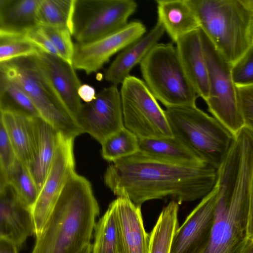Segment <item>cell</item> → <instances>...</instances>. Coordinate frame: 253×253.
Here are the masks:
<instances>
[{
  "label": "cell",
  "instance_id": "obj_1",
  "mask_svg": "<svg viewBox=\"0 0 253 253\" xmlns=\"http://www.w3.org/2000/svg\"><path fill=\"white\" fill-rule=\"evenodd\" d=\"M216 178L217 169L209 164L175 163L139 151L112 162L104 176L115 195L140 207L154 199L171 198L181 203L203 198L213 189Z\"/></svg>",
  "mask_w": 253,
  "mask_h": 253
},
{
  "label": "cell",
  "instance_id": "obj_2",
  "mask_svg": "<svg viewBox=\"0 0 253 253\" xmlns=\"http://www.w3.org/2000/svg\"><path fill=\"white\" fill-rule=\"evenodd\" d=\"M253 155L230 152L217 169V195L209 243L203 253H242L248 221Z\"/></svg>",
  "mask_w": 253,
  "mask_h": 253
},
{
  "label": "cell",
  "instance_id": "obj_3",
  "mask_svg": "<svg viewBox=\"0 0 253 253\" xmlns=\"http://www.w3.org/2000/svg\"><path fill=\"white\" fill-rule=\"evenodd\" d=\"M99 214L90 183L75 172L36 237L31 253H81L90 243Z\"/></svg>",
  "mask_w": 253,
  "mask_h": 253
},
{
  "label": "cell",
  "instance_id": "obj_4",
  "mask_svg": "<svg viewBox=\"0 0 253 253\" xmlns=\"http://www.w3.org/2000/svg\"><path fill=\"white\" fill-rule=\"evenodd\" d=\"M200 28L232 64L252 45L253 14L241 0H190Z\"/></svg>",
  "mask_w": 253,
  "mask_h": 253
},
{
  "label": "cell",
  "instance_id": "obj_5",
  "mask_svg": "<svg viewBox=\"0 0 253 253\" xmlns=\"http://www.w3.org/2000/svg\"><path fill=\"white\" fill-rule=\"evenodd\" d=\"M165 112L173 136L217 169L236 135L196 105L166 108Z\"/></svg>",
  "mask_w": 253,
  "mask_h": 253
},
{
  "label": "cell",
  "instance_id": "obj_6",
  "mask_svg": "<svg viewBox=\"0 0 253 253\" xmlns=\"http://www.w3.org/2000/svg\"><path fill=\"white\" fill-rule=\"evenodd\" d=\"M0 72L23 89L41 117L58 131L74 138L83 133L34 56L0 62Z\"/></svg>",
  "mask_w": 253,
  "mask_h": 253
},
{
  "label": "cell",
  "instance_id": "obj_7",
  "mask_svg": "<svg viewBox=\"0 0 253 253\" xmlns=\"http://www.w3.org/2000/svg\"><path fill=\"white\" fill-rule=\"evenodd\" d=\"M140 67L146 85L166 108L196 106L199 96L186 75L172 44H156Z\"/></svg>",
  "mask_w": 253,
  "mask_h": 253
},
{
  "label": "cell",
  "instance_id": "obj_8",
  "mask_svg": "<svg viewBox=\"0 0 253 253\" xmlns=\"http://www.w3.org/2000/svg\"><path fill=\"white\" fill-rule=\"evenodd\" d=\"M199 31L208 75L209 96L206 102L209 111L236 135L244 127V124L237 86L232 77V64L219 52L200 28Z\"/></svg>",
  "mask_w": 253,
  "mask_h": 253
},
{
  "label": "cell",
  "instance_id": "obj_9",
  "mask_svg": "<svg viewBox=\"0 0 253 253\" xmlns=\"http://www.w3.org/2000/svg\"><path fill=\"white\" fill-rule=\"evenodd\" d=\"M124 126L138 138L173 136L165 110L144 81L128 76L120 90Z\"/></svg>",
  "mask_w": 253,
  "mask_h": 253
},
{
  "label": "cell",
  "instance_id": "obj_10",
  "mask_svg": "<svg viewBox=\"0 0 253 253\" xmlns=\"http://www.w3.org/2000/svg\"><path fill=\"white\" fill-rule=\"evenodd\" d=\"M137 7L133 0H77L73 34L76 43L91 42L122 29Z\"/></svg>",
  "mask_w": 253,
  "mask_h": 253
},
{
  "label": "cell",
  "instance_id": "obj_11",
  "mask_svg": "<svg viewBox=\"0 0 253 253\" xmlns=\"http://www.w3.org/2000/svg\"><path fill=\"white\" fill-rule=\"evenodd\" d=\"M74 139L61 133L53 163L32 208L36 237L41 234L67 181L75 172Z\"/></svg>",
  "mask_w": 253,
  "mask_h": 253
},
{
  "label": "cell",
  "instance_id": "obj_12",
  "mask_svg": "<svg viewBox=\"0 0 253 253\" xmlns=\"http://www.w3.org/2000/svg\"><path fill=\"white\" fill-rule=\"evenodd\" d=\"M145 26L140 21L127 23L118 31L95 41L74 44L73 66L89 75L101 69L111 56L142 37Z\"/></svg>",
  "mask_w": 253,
  "mask_h": 253
},
{
  "label": "cell",
  "instance_id": "obj_13",
  "mask_svg": "<svg viewBox=\"0 0 253 253\" xmlns=\"http://www.w3.org/2000/svg\"><path fill=\"white\" fill-rule=\"evenodd\" d=\"M83 133H87L101 144L124 127L120 91L111 85L96 94L95 99L83 105L76 118Z\"/></svg>",
  "mask_w": 253,
  "mask_h": 253
},
{
  "label": "cell",
  "instance_id": "obj_14",
  "mask_svg": "<svg viewBox=\"0 0 253 253\" xmlns=\"http://www.w3.org/2000/svg\"><path fill=\"white\" fill-rule=\"evenodd\" d=\"M217 187L202 198L178 227L170 253H203L209 243L213 226Z\"/></svg>",
  "mask_w": 253,
  "mask_h": 253
},
{
  "label": "cell",
  "instance_id": "obj_15",
  "mask_svg": "<svg viewBox=\"0 0 253 253\" xmlns=\"http://www.w3.org/2000/svg\"><path fill=\"white\" fill-rule=\"evenodd\" d=\"M35 230L32 208L22 201L9 183L0 187V238L20 249Z\"/></svg>",
  "mask_w": 253,
  "mask_h": 253
},
{
  "label": "cell",
  "instance_id": "obj_16",
  "mask_svg": "<svg viewBox=\"0 0 253 253\" xmlns=\"http://www.w3.org/2000/svg\"><path fill=\"white\" fill-rule=\"evenodd\" d=\"M33 56L66 108L76 120L83 106L78 93L82 84L73 65L59 56L42 50Z\"/></svg>",
  "mask_w": 253,
  "mask_h": 253
},
{
  "label": "cell",
  "instance_id": "obj_17",
  "mask_svg": "<svg viewBox=\"0 0 253 253\" xmlns=\"http://www.w3.org/2000/svg\"><path fill=\"white\" fill-rule=\"evenodd\" d=\"M118 231V253H148L149 234L145 231L141 207L126 197L113 201Z\"/></svg>",
  "mask_w": 253,
  "mask_h": 253
},
{
  "label": "cell",
  "instance_id": "obj_18",
  "mask_svg": "<svg viewBox=\"0 0 253 253\" xmlns=\"http://www.w3.org/2000/svg\"><path fill=\"white\" fill-rule=\"evenodd\" d=\"M199 29L178 39L176 48L188 80L198 96L206 101L209 96L208 75Z\"/></svg>",
  "mask_w": 253,
  "mask_h": 253
},
{
  "label": "cell",
  "instance_id": "obj_19",
  "mask_svg": "<svg viewBox=\"0 0 253 253\" xmlns=\"http://www.w3.org/2000/svg\"><path fill=\"white\" fill-rule=\"evenodd\" d=\"M158 22L147 34L125 48L110 64L105 74V80L117 86L122 84L130 71L141 62L150 50L158 43L165 33Z\"/></svg>",
  "mask_w": 253,
  "mask_h": 253
},
{
  "label": "cell",
  "instance_id": "obj_20",
  "mask_svg": "<svg viewBox=\"0 0 253 253\" xmlns=\"http://www.w3.org/2000/svg\"><path fill=\"white\" fill-rule=\"evenodd\" d=\"M36 142L28 169L39 192L53 163L61 132L41 117L36 118Z\"/></svg>",
  "mask_w": 253,
  "mask_h": 253
},
{
  "label": "cell",
  "instance_id": "obj_21",
  "mask_svg": "<svg viewBox=\"0 0 253 253\" xmlns=\"http://www.w3.org/2000/svg\"><path fill=\"white\" fill-rule=\"evenodd\" d=\"M0 110V122L4 127L17 158L28 167L34 153L36 118L17 111Z\"/></svg>",
  "mask_w": 253,
  "mask_h": 253
},
{
  "label": "cell",
  "instance_id": "obj_22",
  "mask_svg": "<svg viewBox=\"0 0 253 253\" xmlns=\"http://www.w3.org/2000/svg\"><path fill=\"white\" fill-rule=\"evenodd\" d=\"M156 2L157 21L174 42L200 28L190 0H157Z\"/></svg>",
  "mask_w": 253,
  "mask_h": 253
},
{
  "label": "cell",
  "instance_id": "obj_23",
  "mask_svg": "<svg viewBox=\"0 0 253 253\" xmlns=\"http://www.w3.org/2000/svg\"><path fill=\"white\" fill-rule=\"evenodd\" d=\"M41 0H0V32L24 35L40 25Z\"/></svg>",
  "mask_w": 253,
  "mask_h": 253
},
{
  "label": "cell",
  "instance_id": "obj_24",
  "mask_svg": "<svg viewBox=\"0 0 253 253\" xmlns=\"http://www.w3.org/2000/svg\"><path fill=\"white\" fill-rule=\"evenodd\" d=\"M139 151L175 163L190 166L207 164L174 136L157 138H139Z\"/></svg>",
  "mask_w": 253,
  "mask_h": 253
},
{
  "label": "cell",
  "instance_id": "obj_25",
  "mask_svg": "<svg viewBox=\"0 0 253 253\" xmlns=\"http://www.w3.org/2000/svg\"><path fill=\"white\" fill-rule=\"evenodd\" d=\"M178 203L173 200L163 208L149 234L148 253H170L173 239L179 226Z\"/></svg>",
  "mask_w": 253,
  "mask_h": 253
},
{
  "label": "cell",
  "instance_id": "obj_26",
  "mask_svg": "<svg viewBox=\"0 0 253 253\" xmlns=\"http://www.w3.org/2000/svg\"><path fill=\"white\" fill-rule=\"evenodd\" d=\"M77 0H41L39 9L41 25L66 29L73 36Z\"/></svg>",
  "mask_w": 253,
  "mask_h": 253
},
{
  "label": "cell",
  "instance_id": "obj_27",
  "mask_svg": "<svg viewBox=\"0 0 253 253\" xmlns=\"http://www.w3.org/2000/svg\"><path fill=\"white\" fill-rule=\"evenodd\" d=\"M0 110L17 111L34 118L41 117L23 89L16 83L1 74H0Z\"/></svg>",
  "mask_w": 253,
  "mask_h": 253
},
{
  "label": "cell",
  "instance_id": "obj_28",
  "mask_svg": "<svg viewBox=\"0 0 253 253\" xmlns=\"http://www.w3.org/2000/svg\"><path fill=\"white\" fill-rule=\"evenodd\" d=\"M92 253H118V231L115 206L112 201L96 223Z\"/></svg>",
  "mask_w": 253,
  "mask_h": 253
},
{
  "label": "cell",
  "instance_id": "obj_29",
  "mask_svg": "<svg viewBox=\"0 0 253 253\" xmlns=\"http://www.w3.org/2000/svg\"><path fill=\"white\" fill-rule=\"evenodd\" d=\"M101 144L102 157L111 163L139 151V138L125 126Z\"/></svg>",
  "mask_w": 253,
  "mask_h": 253
},
{
  "label": "cell",
  "instance_id": "obj_30",
  "mask_svg": "<svg viewBox=\"0 0 253 253\" xmlns=\"http://www.w3.org/2000/svg\"><path fill=\"white\" fill-rule=\"evenodd\" d=\"M7 181L17 195L29 207L32 208L39 190L28 167L18 159L7 173Z\"/></svg>",
  "mask_w": 253,
  "mask_h": 253
},
{
  "label": "cell",
  "instance_id": "obj_31",
  "mask_svg": "<svg viewBox=\"0 0 253 253\" xmlns=\"http://www.w3.org/2000/svg\"><path fill=\"white\" fill-rule=\"evenodd\" d=\"M40 50L24 35L0 32V63L33 56Z\"/></svg>",
  "mask_w": 253,
  "mask_h": 253
},
{
  "label": "cell",
  "instance_id": "obj_32",
  "mask_svg": "<svg viewBox=\"0 0 253 253\" xmlns=\"http://www.w3.org/2000/svg\"><path fill=\"white\" fill-rule=\"evenodd\" d=\"M57 51L59 57L73 65L74 44L72 35L68 30L45 25H40Z\"/></svg>",
  "mask_w": 253,
  "mask_h": 253
},
{
  "label": "cell",
  "instance_id": "obj_33",
  "mask_svg": "<svg viewBox=\"0 0 253 253\" xmlns=\"http://www.w3.org/2000/svg\"><path fill=\"white\" fill-rule=\"evenodd\" d=\"M232 74L237 87L253 85V45L232 64Z\"/></svg>",
  "mask_w": 253,
  "mask_h": 253
},
{
  "label": "cell",
  "instance_id": "obj_34",
  "mask_svg": "<svg viewBox=\"0 0 253 253\" xmlns=\"http://www.w3.org/2000/svg\"><path fill=\"white\" fill-rule=\"evenodd\" d=\"M237 89L244 126L253 134V85L237 87Z\"/></svg>",
  "mask_w": 253,
  "mask_h": 253
},
{
  "label": "cell",
  "instance_id": "obj_35",
  "mask_svg": "<svg viewBox=\"0 0 253 253\" xmlns=\"http://www.w3.org/2000/svg\"><path fill=\"white\" fill-rule=\"evenodd\" d=\"M17 158L6 131L0 122V174L7 175Z\"/></svg>",
  "mask_w": 253,
  "mask_h": 253
},
{
  "label": "cell",
  "instance_id": "obj_36",
  "mask_svg": "<svg viewBox=\"0 0 253 253\" xmlns=\"http://www.w3.org/2000/svg\"><path fill=\"white\" fill-rule=\"evenodd\" d=\"M24 36L41 50L59 57L57 51L43 32L40 26L29 30Z\"/></svg>",
  "mask_w": 253,
  "mask_h": 253
},
{
  "label": "cell",
  "instance_id": "obj_37",
  "mask_svg": "<svg viewBox=\"0 0 253 253\" xmlns=\"http://www.w3.org/2000/svg\"><path fill=\"white\" fill-rule=\"evenodd\" d=\"M78 93L80 98L86 103L91 102L96 96L95 88L87 84H82L78 89Z\"/></svg>",
  "mask_w": 253,
  "mask_h": 253
},
{
  "label": "cell",
  "instance_id": "obj_38",
  "mask_svg": "<svg viewBox=\"0 0 253 253\" xmlns=\"http://www.w3.org/2000/svg\"><path fill=\"white\" fill-rule=\"evenodd\" d=\"M248 238L253 239V173L251 181L248 221Z\"/></svg>",
  "mask_w": 253,
  "mask_h": 253
},
{
  "label": "cell",
  "instance_id": "obj_39",
  "mask_svg": "<svg viewBox=\"0 0 253 253\" xmlns=\"http://www.w3.org/2000/svg\"><path fill=\"white\" fill-rule=\"evenodd\" d=\"M19 249L10 241L0 238V253H18Z\"/></svg>",
  "mask_w": 253,
  "mask_h": 253
},
{
  "label": "cell",
  "instance_id": "obj_40",
  "mask_svg": "<svg viewBox=\"0 0 253 253\" xmlns=\"http://www.w3.org/2000/svg\"><path fill=\"white\" fill-rule=\"evenodd\" d=\"M242 253H253V239L248 238Z\"/></svg>",
  "mask_w": 253,
  "mask_h": 253
},
{
  "label": "cell",
  "instance_id": "obj_41",
  "mask_svg": "<svg viewBox=\"0 0 253 253\" xmlns=\"http://www.w3.org/2000/svg\"><path fill=\"white\" fill-rule=\"evenodd\" d=\"M241 1L253 14V0H241Z\"/></svg>",
  "mask_w": 253,
  "mask_h": 253
},
{
  "label": "cell",
  "instance_id": "obj_42",
  "mask_svg": "<svg viewBox=\"0 0 253 253\" xmlns=\"http://www.w3.org/2000/svg\"><path fill=\"white\" fill-rule=\"evenodd\" d=\"M92 250V245L90 243L84 248L81 253H91Z\"/></svg>",
  "mask_w": 253,
  "mask_h": 253
},
{
  "label": "cell",
  "instance_id": "obj_43",
  "mask_svg": "<svg viewBox=\"0 0 253 253\" xmlns=\"http://www.w3.org/2000/svg\"><path fill=\"white\" fill-rule=\"evenodd\" d=\"M250 35L252 45H253V17L251 26Z\"/></svg>",
  "mask_w": 253,
  "mask_h": 253
}]
</instances>
